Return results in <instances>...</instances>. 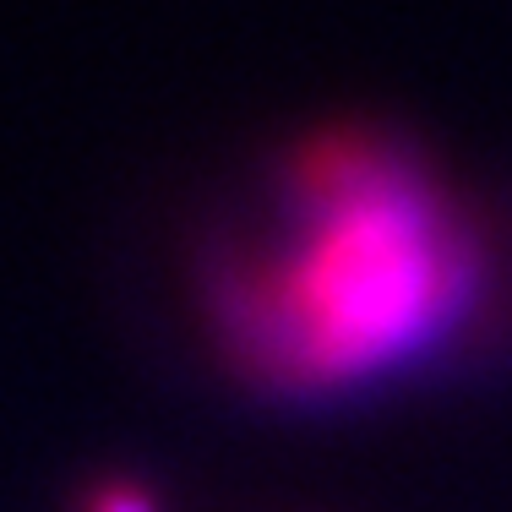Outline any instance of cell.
Returning a JSON list of instances; mask_svg holds the SVG:
<instances>
[{"instance_id":"7a4b0ae2","label":"cell","mask_w":512,"mask_h":512,"mask_svg":"<svg viewBox=\"0 0 512 512\" xmlns=\"http://www.w3.org/2000/svg\"><path fill=\"white\" fill-rule=\"evenodd\" d=\"M82 512H158L148 491H137V485H104L99 496H88V507Z\"/></svg>"},{"instance_id":"6da1fadb","label":"cell","mask_w":512,"mask_h":512,"mask_svg":"<svg viewBox=\"0 0 512 512\" xmlns=\"http://www.w3.org/2000/svg\"><path fill=\"white\" fill-rule=\"evenodd\" d=\"M295 235L218 284L235 355L273 387H344L409 360L469 306V229L382 142L333 137L295 164Z\"/></svg>"}]
</instances>
